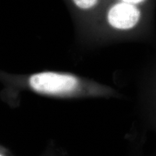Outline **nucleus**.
Instances as JSON below:
<instances>
[{"label": "nucleus", "instance_id": "obj_3", "mask_svg": "<svg viewBox=\"0 0 156 156\" xmlns=\"http://www.w3.org/2000/svg\"><path fill=\"white\" fill-rule=\"evenodd\" d=\"M0 156H2V155H0Z\"/></svg>", "mask_w": 156, "mask_h": 156}, {"label": "nucleus", "instance_id": "obj_1", "mask_svg": "<svg viewBox=\"0 0 156 156\" xmlns=\"http://www.w3.org/2000/svg\"><path fill=\"white\" fill-rule=\"evenodd\" d=\"M28 86L42 95L62 98L107 96L114 95L111 87L73 73L44 71L31 75Z\"/></svg>", "mask_w": 156, "mask_h": 156}, {"label": "nucleus", "instance_id": "obj_2", "mask_svg": "<svg viewBox=\"0 0 156 156\" xmlns=\"http://www.w3.org/2000/svg\"><path fill=\"white\" fill-rule=\"evenodd\" d=\"M73 17L80 44L86 46L105 0H66Z\"/></svg>", "mask_w": 156, "mask_h": 156}]
</instances>
